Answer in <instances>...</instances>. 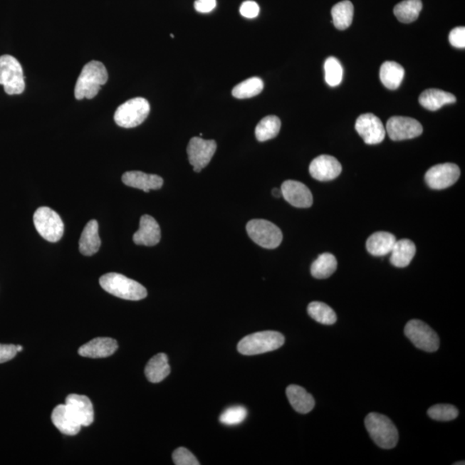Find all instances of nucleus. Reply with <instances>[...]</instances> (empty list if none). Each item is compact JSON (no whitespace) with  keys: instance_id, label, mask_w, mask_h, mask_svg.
<instances>
[{"instance_id":"f257e3e1","label":"nucleus","mask_w":465,"mask_h":465,"mask_svg":"<svg viewBox=\"0 0 465 465\" xmlns=\"http://www.w3.org/2000/svg\"><path fill=\"white\" fill-rule=\"evenodd\" d=\"M108 81V73L105 65L98 61H90L84 66L78 78L74 96L76 100H92L100 93L101 86Z\"/></svg>"},{"instance_id":"f03ea898","label":"nucleus","mask_w":465,"mask_h":465,"mask_svg":"<svg viewBox=\"0 0 465 465\" xmlns=\"http://www.w3.org/2000/svg\"><path fill=\"white\" fill-rule=\"evenodd\" d=\"M103 289L117 298L139 301L146 298L147 291L141 283L122 274L110 273L103 275L100 279Z\"/></svg>"},{"instance_id":"7ed1b4c3","label":"nucleus","mask_w":465,"mask_h":465,"mask_svg":"<svg viewBox=\"0 0 465 465\" xmlns=\"http://www.w3.org/2000/svg\"><path fill=\"white\" fill-rule=\"evenodd\" d=\"M370 438L382 449H392L397 446L399 434L390 419L377 413H370L365 419Z\"/></svg>"},{"instance_id":"20e7f679","label":"nucleus","mask_w":465,"mask_h":465,"mask_svg":"<svg viewBox=\"0 0 465 465\" xmlns=\"http://www.w3.org/2000/svg\"><path fill=\"white\" fill-rule=\"evenodd\" d=\"M285 344V337L275 331H263L244 337L238 344V351L252 356L275 351Z\"/></svg>"},{"instance_id":"39448f33","label":"nucleus","mask_w":465,"mask_h":465,"mask_svg":"<svg viewBox=\"0 0 465 465\" xmlns=\"http://www.w3.org/2000/svg\"><path fill=\"white\" fill-rule=\"evenodd\" d=\"M0 85L8 95H19L26 90L23 68L15 57L0 56Z\"/></svg>"},{"instance_id":"423d86ee","label":"nucleus","mask_w":465,"mask_h":465,"mask_svg":"<svg viewBox=\"0 0 465 465\" xmlns=\"http://www.w3.org/2000/svg\"><path fill=\"white\" fill-rule=\"evenodd\" d=\"M150 113V103L145 98H135L118 107L114 115V120L118 126L131 129L142 125Z\"/></svg>"},{"instance_id":"0eeeda50","label":"nucleus","mask_w":465,"mask_h":465,"mask_svg":"<svg viewBox=\"0 0 465 465\" xmlns=\"http://www.w3.org/2000/svg\"><path fill=\"white\" fill-rule=\"evenodd\" d=\"M246 229L252 241L264 249H277L283 241L281 229L269 221L251 220L246 224Z\"/></svg>"},{"instance_id":"6e6552de","label":"nucleus","mask_w":465,"mask_h":465,"mask_svg":"<svg viewBox=\"0 0 465 465\" xmlns=\"http://www.w3.org/2000/svg\"><path fill=\"white\" fill-rule=\"evenodd\" d=\"M37 232L49 242L59 241L64 234V224L61 216L52 209L41 207L33 217Z\"/></svg>"},{"instance_id":"1a4fd4ad","label":"nucleus","mask_w":465,"mask_h":465,"mask_svg":"<svg viewBox=\"0 0 465 465\" xmlns=\"http://www.w3.org/2000/svg\"><path fill=\"white\" fill-rule=\"evenodd\" d=\"M405 335L415 347L423 351L434 352L439 348V338L434 329L419 320L407 323L404 329Z\"/></svg>"},{"instance_id":"9d476101","label":"nucleus","mask_w":465,"mask_h":465,"mask_svg":"<svg viewBox=\"0 0 465 465\" xmlns=\"http://www.w3.org/2000/svg\"><path fill=\"white\" fill-rule=\"evenodd\" d=\"M216 142L213 140H204L201 137H193L187 147L189 162L193 167V170L200 172L208 166L216 151Z\"/></svg>"},{"instance_id":"9b49d317","label":"nucleus","mask_w":465,"mask_h":465,"mask_svg":"<svg viewBox=\"0 0 465 465\" xmlns=\"http://www.w3.org/2000/svg\"><path fill=\"white\" fill-rule=\"evenodd\" d=\"M460 177V169L456 164L444 163L436 164L426 172L427 185L434 190H443L454 184Z\"/></svg>"},{"instance_id":"f8f14e48","label":"nucleus","mask_w":465,"mask_h":465,"mask_svg":"<svg viewBox=\"0 0 465 465\" xmlns=\"http://www.w3.org/2000/svg\"><path fill=\"white\" fill-rule=\"evenodd\" d=\"M386 131L390 139L397 142L419 137L423 132V127L414 118L393 117L387 122Z\"/></svg>"},{"instance_id":"ddd939ff","label":"nucleus","mask_w":465,"mask_h":465,"mask_svg":"<svg viewBox=\"0 0 465 465\" xmlns=\"http://www.w3.org/2000/svg\"><path fill=\"white\" fill-rule=\"evenodd\" d=\"M355 129L364 142L375 145L384 141L386 130L382 121L372 113L362 114L357 119Z\"/></svg>"},{"instance_id":"4468645a","label":"nucleus","mask_w":465,"mask_h":465,"mask_svg":"<svg viewBox=\"0 0 465 465\" xmlns=\"http://www.w3.org/2000/svg\"><path fill=\"white\" fill-rule=\"evenodd\" d=\"M343 167L338 160L331 155H320L312 160L310 174L316 180L326 182L335 179L341 174Z\"/></svg>"},{"instance_id":"2eb2a0df","label":"nucleus","mask_w":465,"mask_h":465,"mask_svg":"<svg viewBox=\"0 0 465 465\" xmlns=\"http://www.w3.org/2000/svg\"><path fill=\"white\" fill-rule=\"evenodd\" d=\"M282 197L292 207L310 208L313 204L312 193L305 184L296 180H287L282 184Z\"/></svg>"},{"instance_id":"dca6fc26","label":"nucleus","mask_w":465,"mask_h":465,"mask_svg":"<svg viewBox=\"0 0 465 465\" xmlns=\"http://www.w3.org/2000/svg\"><path fill=\"white\" fill-rule=\"evenodd\" d=\"M66 405L82 427H88L94 421V409L89 397L81 395L71 394L66 398Z\"/></svg>"},{"instance_id":"f3484780","label":"nucleus","mask_w":465,"mask_h":465,"mask_svg":"<svg viewBox=\"0 0 465 465\" xmlns=\"http://www.w3.org/2000/svg\"><path fill=\"white\" fill-rule=\"evenodd\" d=\"M162 237L158 222L154 217L144 215L140 220V228L134 234L133 241L137 245L153 246L157 245Z\"/></svg>"},{"instance_id":"a211bd4d","label":"nucleus","mask_w":465,"mask_h":465,"mask_svg":"<svg viewBox=\"0 0 465 465\" xmlns=\"http://www.w3.org/2000/svg\"><path fill=\"white\" fill-rule=\"evenodd\" d=\"M117 348L118 344L116 340L101 337L82 345L79 349V355L92 359H100L114 355Z\"/></svg>"},{"instance_id":"6ab92c4d","label":"nucleus","mask_w":465,"mask_h":465,"mask_svg":"<svg viewBox=\"0 0 465 465\" xmlns=\"http://www.w3.org/2000/svg\"><path fill=\"white\" fill-rule=\"evenodd\" d=\"M122 182L127 187L140 189L145 192L150 190H159L162 187L164 181L162 177L155 174H147L142 172H127L122 177Z\"/></svg>"},{"instance_id":"aec40b11","label":"nucleus","mask_w":465,"mask_h":465,"mask_svg":"<svg viewBox=\"0 0 465 465\" xmlns=\"http://www.w3.org/2000/svg\"><path fill=\"white\" fill-rule=\"evenodd\" d=\"M52 422L61 433L66 435L73 436L80 433L81 424L70 412L66 404H60L55 407L51 415Z\"/></svg>"},{"instance_id":"412c9836","label":"nucleus","mask_w":465,"mask_h":465,"mask_svg":"<svg viewBox=\"0 0 465 465\" xmlns=\"http://www.w3.org/2000/svg\"><path fill=\"white\" fill-rule=\"evenodd\" d=\"M288 400L293 409L300 414H308L314 409L315 399L303 387L292 385L287 387Z\"/></svg>"},{"instance_id":"4be33fe9","label":"nucleus","mask_w":465,"mask_h":465,"mask_svg":"<svg viewBox=\"0 0 465 465\" xmlns=\"http://www.w3.org/2000/svg\"><path fill=\"white\" fill-rule=\"evenodd\" d=\"M80 251L85 256H92L100 249L101 240L98 234V224L96 220H92L85 225L80 239Z\"/></svg>"},{"instance_id":"5701e85b","label":"nucleus","mask_w":465,"mask_h":465,"mask_svg":"<svg viewBox=\"0 0 465 465\" xmlns=\"http://www.w3.org/2000/svg\"><path fill=\"white\" fill-rule=\"evenodd\" d=\"M415 253H417V248L412 241L409 239L397 240L392 252H390V262L394 266L403 268L410 264Z\"/></svg>"},{"instance_id":"b1692460","label":"nucleus","mask_w":465,"mask_h":465,"mask_svg":"<svg viewBox=\"0 0 465 465\" xmlns=\"http://www.w3.org/2000/svg\"><path fill=\"white\" fill-rule=\"evenodd\" d=\"M397 239L389 232H376L366 241V249L373 256H385L390 254Z\"/></svg>"},{"instance_id":"393cba45","label":"nucleus","mask_w":465,"mask_h":465,"mask_svg":"<svg viewBox=\"0 0 465 465\" xmlns=\"http://www.w3.org/2000/svg\"><path fill=\"white\" fill-rule=\"evenodd\" d=\"M419 102L424 108L435 111L444 105L454 104L456 102V97L454 94L444 92L442 90L429 89L424 90L419 95Z\"/></svg>"},{"instance_id":"a878e982","label":"nucleus","mask_w":465,"mask_h":465,"mask_svg":"<svg viewBox=\"0 0 465 465\" xmlns=\"http://www.w3.org/2000/svg\"><path fill=\"white\" fill-rule=\"evenodd\" d=\"M171 368L168 363V357L164 353H159L148 361L145 368L147 380L157 384L169 375Z\"/></svg>"},{"instance_id":"bb28decb","label":"nucleus","mask_w":465,"mask_h":465,"mask_svg":"<svg viewBox=\"0 0 465 465\" xmlns=\"http://www.w3.org/2000/svg\"><path fill=\"white\" fill-rule=\"evenodd\" d=\"M405 70L395 61H385L381 66L380 80L382 85L390 90H396L402 84Z\"/></svg>"},{"instance_id":"cd10ccee","label":"nucleus","mask_w":465,"mask_h":465,"mask_svg":"<svg viewBox=\"0 0 465 465\" xmlns=\"http://www.w3.org/2000/svg\"><path fill=\"white\" fill-rule=\"evenodd\" d=\"M337 259L332 254L324 253L315 259L311 266L313 277L318 279H325L330 277L337 269Z\"/></svg>"},{"instance_id":"c85d7f7f","label":"nucleus","mask_w":465,"mask_h":465,"mask_svg":"<svg viewBox=\"0 0 465 465\" xmlns=\"http://www.w3.org/2000/svg\"><path fill=\"white\" fill-rule=\"evenodd\" d=\"M353 5L349 0L336 4L331 11L333 23L340 31L347 30L352 23Z\"/></svg>"},{"instance_id":"c756f323","label":"nucleus","mask_w":465,"mask_h":465,"mask_svg":"<svg viewBox=\"0 0 465 465\" xmlns=\"http://www.w3.org/2000/svg\"><path fill=\"white\" fill-rule=\"evenodd\" d=\"M422 10V0H404L394 8V14L399 21L410 23L419 18Z\"/></svg>"},{"instance_id":"7c9ffc66","label":"nucleus","mask_w":465,"mask_h":465,"mask_svg":"<svg viewBox=\"0 0 465 465\" xmlns=\"http://www.w3.org/2000/svg\"><path fill=\"white\" fill-rule=\"evenodd\" d=\"M281 121L278 117L268 116L263 118L255 129V135L258 142H266L273 139L279 133Z\"/></svg>"},{"instance_id":"2f4dec72","label":"nucleus","mask_w":465,"mask_h":465,"mask_svg":"<svg viewBox=\"0 0 465 465\" xmlns=\"http://www.w3.org/2000/svg\"><path fill=\"white\" fill-rule=\"evenodd\" d=\"M308 313L312 319L320 324L333 325L337 320V315L333 308L322 302H312L308 304Z\"/></svg>"},{"instance_id":"473e14b6","label":"nucleus","mask_w":465,"mask_h":465,"mask_svg":"<svg viewBox=\"0 0 465 465\" xmlns=\"http://www.w3.org/2000/svg\"><path fill=\"white\" fill-rule=\"evenodd\" d=\"M263 88H264V83L262 80L257 77L250 78L237 85L232 90V95L240 100L250 98L258 95Z\"/></svg>"},{"instance_id":"72a5a7b5","label":"nucleus","mask_w":465,"mask_h":465,"mask_svg":"<svg viewBox=\"0 0 465 465\" xmlns=\"http://www.w3.org/2000/svg\"><path fill=\"white\" fill-rule=\"evenodd\" d=\"M325 80L328 85L337 86L340 84L343 79V68L338 59L335 57H329L325 61Z\"/></svg>"},{"instance_id":"f704fd0d","label":"nucleus","mask_w":465,"mask_h":465,"mask_svg":"<svg viewBox=\"0 0 465 465\" xmlns=\"http://www.w3.org/2000/svg\"><path fill=\"white\" fill-rule=\"evenodd\" d=\"M427 414L435 421L450 422L459 417V410L454 405L437 404L431 407Z\"/></svg>"},{"instance_id":"c9c22d12","label":"nucleus","mask_w":465,"mask_h":465,"mask_svg":"<svg viewBox=\"0 0 465 465\" xmlns=\"http://www.w3.org/2000/svg\"><path fill=\"white\" fill-rule=\"evenodd\" d=\"M248 410L242 406H234L225 410L220 417V422L226 426H236L245 421Z\"/></svg>"},{"instance_id":"e433bc0d","label":"nucleus","mask_w":465,"mask_h":465,"mask_svg":"<svg viewBox=\"0 0 465 465\" xmlns=\"http://www.w3.org/2000/svg\"><path fill=\"white\" fill-rule=\"evenodd\" d=\"M172 460L176 465H199V460L192 452L184 447H179L172 454Z\"/></svg>"},{"instance_id":"4c0bfd02","label":"nucleus","mask_w":465,"mask_h":465,"mask_svg":"<svg viewBox=\"0 0 465 465\" xmlns=\"http://www.w3.org/2000/svg\"><path fill=\"white\" fill-rule=\"evenodd\" d=\"M449 42L452 46L459 48H465V28L456 27L449 35Z\"/></svg>"},{"instance_id":"58836bf2","label":"nucleus","mask_w":465,"mask_h":465,"mask_svg":"<svg viewBox=\"0 0 465 465\" xmlns=\"http://www.w3.org/2000/svg\"><path fill=\"white\" fill-rule=\"evenodd\" d=\"M240 12L244 18L254 19L256 18L259 14V6L256 2L249 0V1L242 3L240 8Z\"/></svg>"},{"instance_id":"ea45409f","label":"nucleus","mask_w":465,"mask_h":465,"mask_svg":"<svg viewBox=\"0 0 465 465\" xmlns=\"http://www.w3.org/2000/svg\"><path fill=\"white\" fill-rule=\"evenodd\" d=\"M18 352L15 345L0 344V364L11 360Z\"/></svg>"},{"instance_id":"a19ab883","label":"nucleus","mask_w":465,"mask_h":465,"mask_svg":"<svg viewBox=\"0 0 465 465\" xmlns=\"http://www.w3.org/2000/svg\"><path fill=\"white\" fill-rule=\"evenodd\" d=\"M216 0H196L194 7L201 14H209L215 9Z\"/></svg>"},{"instance_id":"79ce46f5","label":"nucleus","mask_w":465,"mask_h":465,"mask_svg":"<svg viewBox=\"0 0 465 465\" xmlns=\"http://www.w3.org/2000/svg\"><path fill=\"white\" fill-rule=\"evenodd\" d=\"M273 195L275 197H277V199H278V197H281L282 196L281 190H279V189H278V188L273 189Z\"/></svg>"},{"instance_id":"37998d69","label":"nucleus","mask_w":465,"mask_h":465,"mask_svg":"<svg viewBox=\"0 0 465 465\" xmlns=\"http://www.w3.org/2000/svg\"><path fill=\"white\" fill-rule=\"evenodd\" d=\"M23 347L22 345H16V350H18V352H22L23 351Z\"/></svg>"},{"instance_id":"c03bdc74","label":"nucleus","mask_w":465,"mask_h":465,"mask_svg":"<svg viewBox=\"0 0 465 465\" xmlns=\"http://www.w3.org/2000/svg\"><path fill=\"white\" fill-rule=\"evenodd\" d=\"M454 464H455V465H458V464H463V465H464V462H462V463H455Z\"/></svg>"}]
</instances>
